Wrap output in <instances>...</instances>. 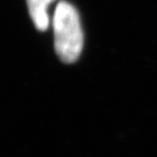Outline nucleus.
Here are the masks:
<instances>
[{"instance_id":"f257e3e1","label":"nucleus","mask_w":157,"mask_h":157,"mask_svg":"<svg viewBox=\"0 0 157 157\" xmlns=\"http://www.w3.org/2000/svg\"><path fill=\"white\" fill-rule=\"evenodd\" d=\"M54 46L58 57L65 63H73L80 56L84 34L77 9L71 3L60 1L53 15Z\"/></svg>"},{"instance_id":"f03ea898","label":"nucleus","mask_w":157,"mask_h":157,"mask_svg":"<svg viewBox=\"0 0 157 157\" xmlns=\"http://www.w3.org/2000/svg\"><path fill=\"white\" fill-rule=\"evenodd\" d=\"M54 0H27L30 15L35 27L39 31H46L49 27L48 6Z\"/></svg>"}]
</instances>
